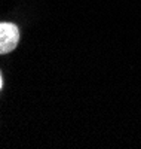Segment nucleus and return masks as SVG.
Here are the masks:
<instances>
[{
    "label": "nucleus",
    "instance_id": "obj_1",
    "mask_svg": "<svg viewBox=\"0 0 141 149\" xmlns=\"http://www.w3.org/2000/svg\"><path fill=\"white\" fill-rule=\"evenodd\" d=\"M19 42V29L15 24L2 22L0 24V54H8L14 51Z\"/></svg>",
    "mask_w": 141,
    "mask_h": 149
}]
</instances>
